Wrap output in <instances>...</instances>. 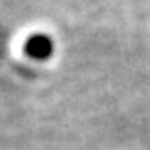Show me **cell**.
<instances>
[{
  "label": "cell",
  "mask_w": 150,
  "mask_h": 150,
  "mask_svg": "<svg viewBox=\"0 0 150 150\" xmlns=\"http://www.w3.org/2000/svg\"><path fill=\"white\" fill-rule=\"evenodd\" d=\"M25 51L26 54H30L32 58H38V60L49 58L51 53H53V41L43 34H36L26 41Z\"/></svg>",
  "instance_id": "1"
}]
</instances>
